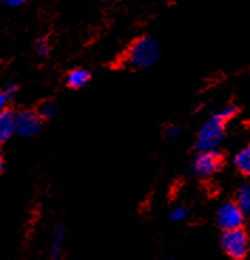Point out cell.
<instances>
[{
	"label": "cell",
	"instance_id": "obj_2",
	"mask_svg": "<svg viewBox=\"0 0 250 260\" xmlns=\"http://www.w3.org/2000/svg\"><path fill=\"white\" fill-rule=\"evenodd\" d=\"M161 56V49L155 39L149 36L139 37L138 40L132 43V46L128 50V61L134 67H149L158 61Z\"/></svg>",
	"mask_w": 250,
	"mask_h": 260
},
{
	"label": "cell",
	"instance_id": "obj_10",
	"mask_svg": "<svg viewBox=\"0 0 250 260\" xmlns=\"http://www.w3.org/2000/svg\"><path fill=\"white\" fill-rule=\"evenodd\" d=\"M236 168L246 176H250V149L246 148L235 156Z\"/></svg>",
	"mask_w": 250,
	"mask_h": 260
},
{
	"label": "cell",
	"instance_id": "obj_8",
	"mask_svg": "<svg viewBox=\"0 0 250 260\" xmlns=\"http://www.w3.org/2000/svg\"><path fill=\"white\" fill-rule=\"evenodd\" d=\"M66 239V231L63 226H57L53 233L51 246H50V260H63V246Z\"/></svg>",
	"mask_w": 250,
	"mask_h": 260
},
{
	"label": "cell",
	"instance_id": "obj_18",
	"mask_svg": "<svg viewBox=\"0 0 250 260\" xmlns=\"http://www.w3.org/2000/svg\"><path fill=\"white\" fill-rule=\"evenodd\" d=\"M9 99H7V95L3 91H0V113L3 111V110H6V104Z\"/></svg>",
	"mask_w": 250,
	"mask_h": 260
},
{
	"label": "cell",
	"instance_id": "obj_5",
	"mask_svg": "<svg viewBox=\"0 0 250 260\" xmlns=\"http://www.w3.org/2000/svg\"><path fill=\"white\" fill-rule=\"evenodd\" d=\"M244 213L236 202H226L217 209L216 220L223 231L242 228Z\"/></svg>",
	"mask_w": 250,
	"mask_h": 260
},
{
	"label": "cell",
	"instance_id": "obj_11",
	"mask_svg": "<svg viewBox=\"0 0 250 260\" xmlns=\"http://www.w3.org/2000/svg\"><path fill=\"white\" fill-rule=\"evenodd\" d=\"M236 204L243 211V213H250V185H243L237 190Z\"/></svg>",
	"mask_w": 250,
	"mask_h": 260
},
{
	"label": "cell",
	"instance_id": "obj_14",
	"mask_svg": "<svg viewBox=\"0 0 250 260\" xmlns=\"http://www.w3.org/2000/svg\"><path fill=\"white\" fill-rule=\"evenodd\" d=\"M36 51H37V54L42 57H46L50 53V44L47 43L46 39H42V40H39L37 44H36Z\"/></svg>",
	"mask_w": 250,
	"mask_h": 260
},
{
	"label": "cell",
	"instance_id": "obj_4",
	"mask_svg": "<svg viewBox=\"0 0 250 260\" xmlns=\"http://www.w3.org/2000/svg\"><path fill=\"white\" fill-rule=\"evenodd\" d=\"M221 164H222V158L215 149L199 151V154L195 156L192 171L195 175L201 176V178H208V176L213 175L216 171L221 168Z\"/></svg>",
	"mask_w": 250,
	"mask_h": 260
},
{
	"label": "cell",
	"instance_id": "obj_9",
	"mask_svg": "<svg viewBox=\"0 0 250 260\" xmlns=\"http://www.w3.org/2000/svg\"><path fill=\"white\" fill-rule=\"evenodd\" d=\"M90 73L88 70H84V69H76V70H71L67 76V84L71 88H81L84 85L88 84L90 81Z\"/></svg>",
	"mask_w": 250,
	"mask_h": 260
},
{
	"label": "cell",
	"instance_id": "obj_20",
	"mask_svg": "<svg viewBox=\"0 0 250 260\" xmlns=\"http://www.w3.org/2000/svg\"><path fill=\"white\" fill-rule=\"evenodd\" d=\"M247 148H249V149H250V144H249V147H247Z\"/></svg>",
	"mask_w": 250,
	"mask_h": 260
},
{
	"label": "cell",
	"instance_id": "obj_16",
	"mask_svg": "<svg viewBox=\"0 0 250 260\" xmlns=\"http://www.w3.org/2000/svg\"><path fill=\"white\" fill-rule=\"evenodd\" d=\"M167 134L169 138H178L181 135V128L178 127V125H171V127L168 128Z\"/></svg>",
	"mask_w": 250,
	"mask_h": 260
},
{
	"label": "cell",
	"instance_id": "obj_13",
	"mask_svg": "<svg viewBox=\"0 0 250 260\" xmlns=\"http://www.w3.org/2000/svg\"><path fill=\"white\" fill-rule=\"evenodd\" d=\"M188 216V209L183 206V205H178V206H175L174 209L171 211L169 213V219L172 220V222H181L183 219Z\"/></svg>",
	"mask_w": 250,
	"mask_h": 260
},
{
	"label": "cell",
	"instance_id": "obj_3",
	"mask_svg": "<svg viewBox=\"0 0 250 260\" xmlns=\"http://www.w3.org/2000/svg\"><path fill=\"white\" fill-rule=\"evenodd\" d=\"M223 250L233 259H243L249 253V238L242 228L225 231L222 235Z\"/></svg>",
	"mask_w": 250,
	"mask_h": 260
},
{
	"label": "cell",
	"instance_id": "obj_12",
	"mask_svg": "<svg viewBox=\"0 0 250 260\" xmlns=\"http://www.w3.org/2000/svg\"><path fill=\"white\" fill-rule=\"evenodd\" d=\"M37 113H39L42 120H51V118H54L57 115V106L54 103H51V101H46V103H43L42 106L39 107Z\"/></svg>",
	"mask_w": 250,
	"mask_h": 260
},
{
	"label": "cell",
	"instance_id": "obj_1",
	"mask_svg": "<svg viewBox=\"0 0 250 260\" xmlns=\"http://www.w3.org/2000/svg\"><path fill=\"white\" fill-rule=\"evenodd\" d=\"M235 114H236V108L233 106H228L213 114L212 117H209L198 131L196 142H195L196 149L210 151L219 147L225 138V125L232 117H235Z\"/></svg>",
	"mask_w": 250,
	"mask_h": 260
},
{
	"label": "cell",
	"instance_id": "obj_17",
	"mask_svg": "<svg viewBox=\"0 0 250 260\" xmlns=\"http://www.w3.org/2000/svg\"><path fill=\"white\" fill-rule=\"evenodd\" d=\"M6 6L10 7H17L21 6V5H24V3H27L28 0H2Z\"/></svg>",
	"mask_w": 250,
	"mask_h": 260
},
{
	"label": "cell",
	"instance_id": "obj_7",
	"mask_svg": "<svg viewBox=\"0 0 250 260\" xmlns=\"http://www.w3.org/2000/svg\"><path fill=\"white\" fill-rule=\"evenodd\" d=\"M13 134H16V114L3 110L0 113V142H6Z\"/></svg>",
	"mask_w": 250,
	"mask_h": 260
},
{
	"label": "cell",
	"instance_id": "obj_6",
	"mask_svg": "<svg viewBox=\"0 0 250 260\" xmlns=\"http://www.w3.org/2000/svg\"><path fill=\"white\" fill-rule=\"evenodd\" d=\"M42 118L39 113L32 110H23L16 114V134L20 137L28 138L40 131Z\"/></svg>",
	"mask_w": 250,
	"mask_h": 260
},
{
	"label": "cell",
	"instance_id": "obj_15",
	"mask_svg": "<svg viewBox=\"0 0 250 260\" xmlns=\"http://www.w3.org/2000/svg\"><path fill=\"white\" fill-rule=\"evenodd\" d=\"M16 91H17V87L14 84H7L6 87H5V90H3V92L7 95V99H13L14 95H16Z\"/></svg>",
	"mask_w": 250,
	"mask_h": 260
},
{
	"label": "cell",
	"instance_id": "obj_19",
	"mask_svg": "<svg viewBox=\"0 0 250 260\" xmlns=\"http://www.w3.org/2000/svg\"><path fill=\"white\" fill-rule=\"evenodd\" d=\"M2 171H3V159L0 158V174H2Z\"/></svg>",
	"mask_w": 250,
	"mask_h": 260
}]
</instances>
